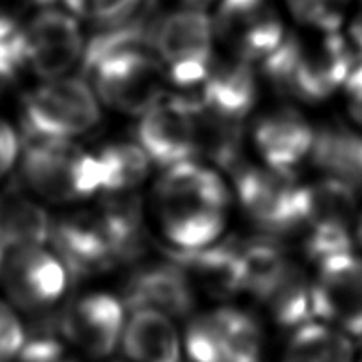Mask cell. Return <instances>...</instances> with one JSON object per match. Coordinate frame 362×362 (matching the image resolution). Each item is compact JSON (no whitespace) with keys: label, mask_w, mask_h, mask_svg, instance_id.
I'll return each mask as SVG.
<instances>
[{"label":"cell","mask_w":362,"mask_h":362,"mask_svg":"<svg viewBox=\"0 0 362 362\" xmlns=\"http://www.w3.org/2000/svg\"><path fill=\"white\" fill-rule=\"evenodd\" d=\"M99 103L138 117L166 98V71L152 48H127L105 57L87 76Z\"/></svg>","instance_id":"8"},{"label":"cell","mask_w":362,"mask_h":362,"mask_svg":"<svg viewBox=\"0 0 362 362\" xmlns=\"http://www.w3.org/2000/svg\"><path fill=\"white\" fill-rule=\"evenodd\" d=\"M49 243L71 278L108 274L145 253L144 207L134 194L108 197L95 209L71 212L53 221Z\"/></svg>","instance_id":"2"},{"label":"cell","mask_w":362,"mask_h":362,"mask_svg":"<svg viewBox=\"0 0 362 362\" xmlns=\"http://www.w3.org/2000/svg\"><path fill=\"white\" fill-rule=\"evenodd\" d=\"M212 25L225 55L247 64L267 60L286 37L271 0H221Z\"/></svg>","instance_id":"14"},{"label":"cell","mask_w":362,"mask_h":362,"mask_svg":"<svg viewBox=\"0 0 362 362\" xmlns=\"http://www.w3.org/2000/svg\"><path fill=\"white\" fill-rule=\"evenodd\" d=\"M232 205V187L202 161L163 170L151 193V216L170 251H198L221 240Z\"/></svg>","instance_id":"1"},{"label":"cell","mask_w":362,"mask_h":362,"mask_svg":"<svg viewBox=\"0 0 362 362\" xmlns=\"http://www.w3.org/2000/svg\"><path fill=\"white\" fill-rule=\"evenodd\" d=\"M315 138L317 127L293 106L267 110L251 127V144L262 165L292 175L311 161Z\"/></svg>","instance_id":"19"},{"label":"cell","mask_w":362,"mask_h":362,"mask_svg":"<svg viewBox=\"0 0 362 362\" xmlns=\"http://www.w3.org/2000/svg\"><path fill=\"white\" fill-rule=\"evenodd\" d=\"M53 219L23 186L0 184V247L6 253L49 243Z\"/></svg>","instance_id":"22"},{"label":"cell","mask_w":362,"mask_h":362,"mask_svg":"<svg viewBox=\"0 0 362 362\" xmlns=\"http://www.w3.org/2000/svg\"><path fill=\"white\" fill-rule=\"evenodd\" d=\"M136 141L154 166L166 170L187 161H198L200 122L191 99L168 94L138 119Z\"/></svg>","instance_id":"16"},{"label":"cell","mask_w":362,"mask_h":362,"mask_svg":"<svg viewBox=\"0 0 362 362\" xmlns=\"http://www.w3.org/2000/svg\"><path fill=\"white\" fill-rule=\"evenodd\" d=\"M346 37L362 59V0H356L350 11L346 20Z\"/></svg>","instance_id":"32"},{"label":"cell","mask_w":362,"mask_h":362,"mask_svg":"<svg viewBox=\"0 0 362 362\" xmlns=\"http://www.w3.org/2000/svg\"><path fill=\"white\" fill-rule=\"evenodd\" d=\"M182 339L191 362H264L262 325L243 308L219 304L194 313Z\"/></svg>","instance_id":"11"},{"label":"cell","mask_w":362,"mask_h":362,"mask_svg":"<svg viewBox=\"0 0 362 362\" xmlns=\"http://www.w3.org/2000/svg\"><path fill=\"white\" fill-rule=\"evenodd\" d=\"M187 4H202V2H205V0H186Z\"/></svg>","instance_id":"35"},{"label":"cell","mask_w":362,"mask_h":362,"mask_svg":"<svg viewBox=\"0 0 362 362\" xmlns=\"http://www.w3.org/2000/svg\"><path fill=\"white\" fill-rule=\"evenodd\" d=\"M311 163L329 177L362 193V131L356 126L325 124L318 127Z\"/></svg>","instance_id":"24"},{"label":"cell","mask_w":362,"mask_h":362,"mask_svg":"<svg viewBox=\"0 0 362 362\" xmlns=\"http://www.w3.org/2000/svg\"><path fill=\"white\" fill-rule=\"evenodd\" d=\"M362 207L352 187L329 177L304 186L300 218L292 237L308 260L320 264L354 251Z\"/></svg>","instance_id":"7"},{"label":"cell","mask_w":362,"mask_h":362,"mask_svg":"<svg viewBox=\"0 0 362 362\" xmlns=\"http://www.w3.org/2000/svg\"><path fill=\"white\" fill-rule=\"evenodd\" d=\"M120 349L131 362H182L184 339L172 317L136 310L127 317Z\"/></svg>","instance_id":"23"},{"label":"cell","mask_w":362,"mask_h":362,"mask_svg":"<svg viewBox=\"0 0 362 362\" xmlns=\"http://www.w3.org/2000/svg\"><path fill=\"white\" fill-rule=\"evenodd\" d=\"M244 247L250 264L246 293L264 313L279 327L293 331L313 322V278L303 264L286 253L279 239L262 233L244 239Z\"/></svg>","instance_id":"4"},{"label":"cell","mask_w":362,"mask_h":362,"mask_svg":"<svg viewBox=\"0 0 362 362\" xmlns=\"http://www.w3.org/2000/svg\"><path fill=\"white\" fill-rule=\"evenodd\" d=\"M184 95L211 115L244 124L258 101V80L253 64L214 57L204 80Z\"/></svg>","instance_id":"21"},{"label":"cell","mask_w":362,"mask_h":362,"mask_svg":"<svg viewBox=\"0 0 362 362\" xmlns=\"http://www.w3.org/2000/svg\"><path fill=\"white\" fill-rule=\"evenodd\" d=\"M359 64L349 37L338 32L286 34L279 48L262 62L265 80L278 94L303 105H318L343 90Z\"/></svg>","instance_id":"3"},{"label":"cell","mask_w":362,"mask_h":362,"mask_svg":"<svg viewBox=\"0 0 362 362\" xmlns=\"http://www.w3.org/2000/svg\"><path fill=\"white\" fill-rule=\"evenodd\" d=\"M6 251L0 247V278H2V271H4V264H6Z\"/></svg>","instance_id":"34"},{"label":"cell","mask_w":362,"mask_h":362,"mask_svg":"<svg viewBox=\"0 0 362 362\" xmlns=\"http://www.w3.org/2000/svg\"><path fill=\"white\" fill-rule=\"evenodd\" d=\"M189 278L197 293L216 300H230L247 292L250 264L244 239H221L198 251H170Z\"/></svg>","instance_id":"20"},{"label":"cell","mask_w":362,"mask_h":362,"mask_svg":"<svg viewBox=\"0 0 362 362\" xmlns=\"http://www.w3.org/2000/svg\"><path fill=\"white\" fill-rule=\"evenodd\" d=\"M233 204L262 235L292 237L300 218L304 184L265 165H240L232 172Z\"/></svg>","instance_id":"10"},{"label":"cell","mask_w":362,"mask_h":362,"mask_svg":"<svg viewBox=\"0 0 362 362\" xmlns=\"http://www.w3.org/2000/svg\"><path fill=\"white\" fill-rule=\"evenodd\" d=\"M14 362H80L55 336H27V343Z\"/></svg>","instance_id":"29"},{"label":"cell","mask_w":362,"mask_h":362,"mask_svg":"<svg viewBox=\"0 0 362 362\" xmlns=\"http://www.w3.org/2000/svg\"><path fill=\"white\" fill-rule=\"evenodd\" d=\"M313 315L318 322L362 338V257L354 251L317 264L311 286Z\"/></svg>","instance_id":"17"},{"label":"cell","mask_w":362,"mask_h":362,"mask_svg":"<svg viewBox=\"0 0 362 362\" xmlns=\"http://www.w3.org/2000/svg\"><path fill=\"white\" fill-rule=\"evenodd\" d=\"M281 362H357V354L350 336L313 320L293 331Z\"/></svg>","instance_id":"26"},{"label":"cell","mask_w":362,"mask_h":362,"mask_svg":"<svg viewBox=\"0 0 362 362\" xmlns=\"http://www.w3.org/2000/svg\"><path fill=\"white\" fill-rule=\"evenodd\" d=\"M95 154L103 173L101 193L108 197L133 194L154 166L136 141H110Z\"/></svg>","instance_id":"25"},{"label":"cell","mask_w":362,"mask_h":362,"mask_svg":"<svg viewBox=\"0 0 362 362\" xmlns=\"http://www.w3.org/2000/svg\"><path fill=\"white\" fill-rule=\"evenodd\" d=\"M69 272L59 255L46 246H30L6 255L0 286L4 299L27 315L48 313L62 300Z\"/></svg>","instance_id":"15"},{"label":"cell","mask_w":362,"mask_h":362,"mask_svg":"<svg viewBox=\"0 0 362 362\" xmlns=\"http://www.w3.org/2000/svg\"><path fill=\"white\" fill-rule=\"evenodd\" d=\"M292 16L310 30L338 32L356 0H285Z\"/></svg>","instance_id":"27"},{"label":"cell","mask_w":362,"mask_h":362,"mask_svg":"<svg viewBox=\"0 0 362 362\" xmlns=\"http://www.w3.org/2000/svg\"><path fill=\"white\" fill-rule=\"evenodd\" d=\"M21 140L16 127L0 115V184L20 163Z\"/></svg>","instance_id":"30"},{"label":"cell","mask_w":362,"mask_h":362,"mask_svg":"<svg viewBox=\"0 0 362 362\" xmlns=\"http://www.w3.org/2000/svg\"><path fill=\"white\" fill-rule=\"evenodd\" d=\"M119 297L127 310H154L175 320L193 317L198 293L184 269L168 257L136 265Z\"/></svg>","instance_id":"18"},{"label":"cell","mask_w":362,"mask_h":362,"mask_svg":"<svg viewBox=\"0 0 362 362\" xmlns=\"http://www.w3.org/2000/svg\"><path fill=\"white\" fill-rule=\"evenodd\" d=\"M152 49L168 81L182 94L191 92L214 60L216 37L212 18L198 7H182L156 20Z\"/></svg>","instance_id":"9"},{"label":"cell","mask_w":362,"mask_h":362,"mask_svg":"<svg viewBox=\"0 0 362 362\" xmlns=\"http://www.w3.org/2000/svg\"><path fill=\"white\" fill-rule=\"evenodd\" d=\"M27 343V329L18 311L0 299V362H14Z\"/></svg>","instance_id":"28"},{"label":"cell","mask_w":362,"mask_h":362,"mask_svg":"<svg viewBox=\"0 0 362 362\" xmlns=\"http://www.w3.org/2000/svg\"><path fill=\"white\" fill-rule=\"evenodd\" d=\"M357 243L362 246V211H361V218H359V225H357Z\"/></svg>","instance_id":"33"},{"label":"cell","mask_w":362,"mask_h":362,"mask_svg":"<svg viewBox=\"0 0 362 362\" xmlns=\"http://www.w3.org/2000/svg\"><path fill=\"white\" fill-rule=\"evenodd\" d=\"M357 362H362V354H361L359 357H357Z\"/></svg>","instance_id":"36"},{"label":"cell","mask_w":362,"mask_h":362,"mask_svg":"<svg viewBox=\"0 0 362 362\" xmlns=\"http://www.w3.org/2000/svg\"><path fill=\"white\" fill-rule=\"evenodd\" d=\"M101 120V103L85 78L42 80L20 101V131L25 141L74 140Z\"/></svg>","instance_id":"6"},{"label":"cell","mask_w":362,"mask_h":362,"mask_svg":"<svg viewBox=\"0 0 362 362\" xmlns=\"http://www.w3.org/2000/svg\"><path fill=\"white\" fill-rule=\"evenodd\" d=\"M341 92L345 95L346 113L350 120L357 129L362 131V60L352 71Z\"/></svg>","instance_id":"31"},{"label":"cell","mask_w":362,"mask_h":362,"mask_svg":"<svg viewBox=\"0 0 362 362\" xmlns=\"http://www.w3.org/2000/svg\"><path fill=\"white\" fill-rule=\"evenodd\" d=\"M16 41L25 71L41 81L67 76L81 64L87 45L78 18L55 7L28 18Z\"/></svg>","instance_id":"12"},{"label":"cell","mask_w":362,"mask_h":362,"mask_svg":"<svg viewBox=\"0 0 362 362\" xmlns=\"http://www.w3.org/2000/svg\"><path fill=\"white\" fill-rule=\"evenodd\" d=\"M18 166L20 184L39 202L73 205L101 193L98 154L74 140L25 141Z\"/></svg>","instance_id":"5"},{"label":"cell","mask_w":362,"mask_h":362,"mask_svg":"<svg viewBox=\"0 0 362 362\" xmlns=\"http://www.w3.org/2000/svg\"><path fill=\"white\" fill-rule=\"evenodd\" d=\"M126 310L115 293L87 292L53 317V336L90 359H106L120 346Z\"/></svg>","instance_id":"13"}]
</instances>
